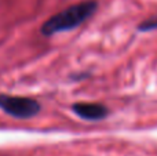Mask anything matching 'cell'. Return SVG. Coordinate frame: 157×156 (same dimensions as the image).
I'll use <instances>...</instances> for the list:
<instances>
[{"label": "cell", "mask_w": 157, "mask_h": 156, "mask_svg": "<svg viewBox=\"0 0 157 156\" xmlns=\"http://www.w3.org/2000/svg\"><path fill=\"white\" fill-rule=\"evenodd\" d=\"M72 111L83 120L99 122L109 116V108L99 102H76L72 105Z\"/></svg>", "instance_id": "obj_3"}, {"label": "cell", "mask_w": 157, "mask_h": 156, "mask_svg": "<svg viewBox=\"0 0 157 156\" xmlns=\"http://www.w3.org/2000/svg\"><path fill=\"white\" fill-rule=\"evenodd\" d=\"M136 29H138L139 32H152V30H156L157 29V14L144 19L142 22H139Z\"/></svg>", "instance_id": "obj_4"}, {"label": "cell", "mask_w": 157, "mask_h": 156, "mask_svg": "<svg viewBox=\"0 0 157 156\" xmlns=\"http://www.w3.org/2000/svg\"><path fill=\"white\" fill-rule=\"evenodd\" d=\"M98 10L97 0H84L77 4H72L65 10L50 17L40 28L43 36H52L59 32H68L90 19Z\"/></svg>", "instance_id": "obj_1"}, {"label": "cell", "mask_w": 157, "mask_h": 156, "mask_svg": "<svg viewBox=\"0 0 157 156\" xmlns=\"http://www.w3.org/2000/svg\"><path fill=\"white\" fill-rule=\"evenodd\" d=\"M0 109L15 119H30L40 113L41 105L29 97L0 94Z\"/></svg>", "instance_id": "obj_2"}]
</instances>
